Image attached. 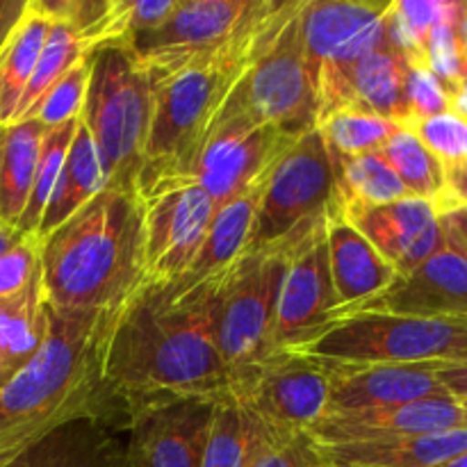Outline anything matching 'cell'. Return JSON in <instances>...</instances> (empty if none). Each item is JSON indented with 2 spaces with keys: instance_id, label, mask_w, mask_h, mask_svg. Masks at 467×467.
<instances>
[{
  "instance_id": "1",
  "label": "cell",
  "mask_w": 467,
  "mask_h": 467,
  "mask_svg": "<svg viewBox=\"0 0 467 467\" xmlns=\"http://www.w3.org/2000/svg\"><path fill=\"white\" fill-rule=\"evenodd\" d=\"M103 377L128 413L160 401L231 395V374L214 347L203 299L169 301L155 283H141L114 317Z\"/></svg>"
},
{
  "instance_id": "2",
  "label": "cell",
  "mask_w": 467,
  "mask_h": 467,
  "mask_svg": "<svg viewBox=\"0 0 467 467\" xmlns=\"http://www.w3.org/2000/svg\"><path fill=\"white\" fill-rule=\"evenodd\" d=\"M119 310L68 315L50 310V331L41 351L0 386V459L14 465L68 422L94 415L108 392L105 342Z\"/></svg>"
},
{
  "instance_id": "3",
  "label": "cell",
  "mask_w": 467,
  "mask_h": 467,
  "mask_svg": "<svg viewBox=\"0 0 467 467\" xmlns=\"http://www.w3.org/2000/svg\"><path fill=\"white\" fill-rule=\"evenodd\" d=\"M39 242L53 313H114L144 283V217L132 192L105 187Z\"/></svg>"
},
{
  "instance_id": "4",
  "label": "cell",
  "mask_w": 467,
  "mask_h": 467,
  "mask_svg": "<svg viewBox=\"0 0 467 467\" xmlns=\"http://www.w3.org/2000/svg\"><path fill=\"white\" fill-rule=\"evenodd\" d=\"M299 5L301 0H263L244 30L223 50L169 71H146L153 117L137 185L140 194L185 173L233 87Z\"/></svg>"
},
{
  "instance_id": "5",
  "label": "cell",
  "mask_w": 467,
  "mask_h": 467,
  "mask_svg": "<svg viewBox=\"0 0 467 467\" xmlns=\"http://www.w3.org/2000/svg\"><path fill=\"white\" fill-rule=\"evenodd\" d=\"M292 351L327 368L463 365L467 363V319L360 310L336 319Z\"/></svg>"
},
{
  "instance_id": "6",
  "label": "cell",
  "mask_w": 467,
  "mask_h": 467,
  "mask_svg": "<svg viewBox=\"0 0 467 467\" xmlns=\"http://www.w3.org/2000/svg\"><path fill=\"white\" fill-rule=\"evenodd\" d=\"M153 117V96L144 68L123 46L91 53L80 121L89 130L103 162L108 187L140 196L144 149Z\"/></svg>"
},
{
  "instance_id": "7",
  "label": "cell",
  "mask_w": 467,
  "mask_h": 467,
  "mask_svg": "<svg viewBox=\"0 0 467 467\" xmlns=\"http://www.w3.org/2000/svg\"><path fill=\"white\" fill-rule=\"evenodd\" d=\"M285 265L287 251L283 249L251 251L208 285L182 296L203 299L214 347L231 379L274 354L272 336Z\"/></svg>"
},
{
  "instance_id": "8",
  "label": "cell",
  "mask_w": 467,
  "mask_h": 467,
  "mask_svg": "<svg viewBox=\"0 0 467 467\" xmlns=\"http://www.w3.org/2000/svg\"><path fill=\"white\" fill-rule=\"evenodd\" d=\"M337 213L342 203L331 150L315 128L301 135L269 173L246 254L263 249L290 254L327 228Z\"/></svg>"
},
{
  "instance_id": "9",
  "label": "cell",
  "mask_w": 467,
  "mask_h": 467,
  "mask_svg": "<svg viewBox=\"0 0 467 467\" xmlns=\"http://www.w3.org/2000/svg\"><path fill=\"white\" fill-rule=\"evenodd\" d=\"M299 9L246 68L217 117H240L254 126H276L295 137L317 128L319 89L306 64Z\"/></svg>"
},
{
  "instance_id": "10",
  "label": "cell",
  "mask_w": 467,
  "mask_h": 467,
  "mask_svg": "<svg viewBox=\"0 0 467 467\" xmlns=\"http://www.w3.org/2000/svg\"><path fill=\"white\" fill-rule=\"evenodd\" d=\"M296 140L299 137L276 126H254L240 117H217L185 173L144 194L171 187H199L219 208L265 185L272 169Z\"/></svg>"
},
{
  "instance_id": "11",
  "label": "cell",
  "mask_w": 467,
  "mask_h": 467,
  "mask_svg": "<svg viewBox=\"0 0 467 467\" xmlns=\"http://www.w3.org/2000/svg\"><path fill=\"white\" fill-rule=\"evenodd\" d=\"M328 392V369L295 351H274L231 379V395L278 438L308 433L327 413Z\"/></svg>"
},
{
  "instance_id": "12",
  "label": "cell",
  "mask_w": 467,
  "mask_h": 467,
  "mask_svg": "<svg viewBox=\"0 0 467 467\" xmlns=\"http://www.w3.org/2000/svg\"><path fill=\"white\" fill-rule=\"evenodd\" d=\"M263 0H178L153 30L140 32L126 46L144 71H169L226 48Z\"/></svg>"
},
{
  "instance_id": "13",
  "label": "cell",
  "mask_w": 467,
  "mask_h": 467,
  "mask_svg": "<svg viewBox=\"0 0 467 467\" xmlns=\"http://www.w3.org/2000/svg\"><path fill=\"white\" fill-rule=\"evenodd\" d=\"M140 199L144 217V283L169 285L199 251L217 205L199 187H171Z\"/></svg>"
},
{
  "instance_id": "14",
  "label": "cell",
  "mask_w": 467,
  "mask_h": 467,
  "mask_svg": "<svg viewBox=\"0 0 467 467\" xmlns=\"http://www.w3.org/2000/svg\"><path fill=\"white\" fill-rule=\"evenodd\" d=\"M342 313L328 267L327 228L310 235L287 254L278 292L274 351H292L322 333Z\"/></svg>"
},
{
  "instance_id": "15",
  "label": "cell",
  "mask_w": 467,
  "mask_h": 467,
  "mask_svg": "<svg viewBox=\"0 0 467 467\" xmlns=\"http://www.w3.org/2000/svg\"><path fill=\"white\" fill-rule=\"evenodd\" d=\"M390 3L356 0H304L299 30L308 71L319 89L324 67H342L386 44Z\"/></svg>"
},
{
  "instance_id": "16",
  "label": "cell",
  "mask_w": 467,
  "mask_h": 467,
  "mask_svg": "<svg viewBox=\"0 0 467 467\" xmlns=\"http://www.w3.org/2000/svg\"><path fill=\"white\" fill-rule=\"evenodd\" d=\"M214 404L173 400L130 410L128 467H203Z\"/></svg>"
},
{
  "instance_id": "17",
  "label": "cell",
  "mask_w": 467,
  "mask_h": 467,
  "mask_svg": "<svg viewBox=\"0 0 467 467\" xmlns=\"http://www.w3.org/2000/svg\"><path fill=\"white\" fill-rule=\"evenodd\" d=\"M409 62L383 44L372 53L342 67H324L319 76V119L337 109L372 114L404 123Z\"/></svg>"
},
{
  "instance_id": "18",
  "label": "cell",
  "mask_w": 467,
  "mask_h": 467,
  "mask_svg": "<svg viewBox=\"0 0 467 467\" xmlns=\"http://www.w3.org/2000/svg\"><path fill=\"white\" fill-rule=\"evenodd\" d=\"M342 214L400 276L418 269L445 246L436 205L424 199L409 196L386 205H345Z\"/></svg>"
},
{
  "instance_id": "19",
  "label": "cell",
  "mask_w": 467,
  "mask_h": 467,
  "mask_svg": "<svg viewBox=\"0 0 467 467\" xmlns=\"http://www.w3.org/2000/svg\"><path fill=\"white\" fill-rule=\"evenodd\" d=\"M461 427H465L461 401L454 397H433L415 404L324 413L308 436L315 445H354L404 436H427Z\"/></svg>"
},
{
  "instance_id": "20",
  "label": "cell",
  "mask_w": 467,
  "mask_h": 467,
  "mask_svg": "<svg viewBox=\"0 0 467 467\" xmlns=\"http://www.w3.org/2000/svg\"><path fill=\"white\" fill-rule=\"evenodd\" d=\"M360 310H379L413 317L467 319V263L454 249L442 246L418 269L397 281Z\"/></svg>"
},
{
  "instance_id": "21",
  "label": "cell",
  "mask_w": 467,
  "mask_h": 467,
  "mask_svg": "<svg viewBox=\"0 0 467 467\" xmlns=\"http://www.w3.org/2000/svg\"><path fill=\"white\" fill-rule=\"evenodd\" d=\"M327 368V365H324ZM331 374L327 413L415 404L433 397H451L433 365H368L327 368Z\"/></svg>"
},
{
  "instance_id": "22",
  "label": "cell",
  "mask_w": 467,
  "mask_h": 467,
  "mask_svg": "<svg viewBox=\"0 0 467 467\" xmlns=\"http://www.w3.org/2000/svg\"><path fill=\"white\" fill-rule=\"evenodd\" d=\"M265 185L255 187V190L246 192L240 199L231 201L226 205H219L214 210L208 233H205L199 251H196L192 263L185 267V272L176 281L169 283V285H160L169 301H178L185 295H190V292L208 285L210 281L222 276L240 255L246 254Z\"/></svg>"
},
{
  "instance_id": "23",
  "label": "cell",
  "mask_w": 467,
  "mask_h": 467,
  "mask_svg": "<svg viewBox=\"0 0 467 467\" xmlns=\"http://www.w3.org/2000/svg\"><path fill=\"white\" fill-rule=\"evenodd\" d=\"M327 246L333 287L342 304L340 317L356 313L368 301L377 299L400 276L395 267L365 240L358 228L347 222L342 213L328 219Z\"/></svg>"
},
{
  "instance_id": "24",
  "label": "cell",
  "mask_w": 467,
  "mask_h": 467,
  "mask_svg": "<svg viewBox=\"0 0 467 467\" xmlns=\"http://www.w3.org/2000/svg\"><path fill=\"white\" fill-rule=\"evenodd\" d=\"M317 451L324 467H436L467 451V427L354 445H317Z\"/></svg>"
},
{
  "instance_id": "25",
  "label": "cell",
  "mask_w": 467,
  "mask_h": 467,
  "mask_svg": "<svg viewBox=\"0 0 467 467\" xmlns=\"http://www.w3.org/2000/svg\"><path fill=\"white\" fill-rule=\"evenodd\" d=\"M44 135L36 119L0 126V226L14 233L30 199Z\"/></svg>"
},
{
  "instance_id": "26",
  "label": "cell",
  "mask_w": 467,
  "mask_h": 467,
  "mask_svg": "<svg viewBox=\"0 0 467 467\" xmlns=\"http://www.w3.org/2000/svg\"><path fill=\"white\" fill-rule=\"evenodd\" d=\"M105 187H108V176H105L100 155L96 150L89 130L78 119L76 135L68 146L67 158H64L57 187H55L50 203L46 205L44 217H41L39 228L35 233L36 240H44L55 228L62 226L71 214H76L87 201L94 199Z\"/></svg>"
},
{
  "instance_id": "27",
  "label": "cell",
  "mask_w": 467,
  "mask_h": 467,
  "mask_svg": "<svg viewBox=\"0 0 467 467\" xmlns=\"http://www.w3.org/2000/svg\"><path fill=\"white\" fill-rule=\"evenodd\" d=\"M50 16L41 7V0L26 5L18 23L5 44L0 46V126L14 123L18 103L27 89L36 59L50 32Z\"/></svg>"
},
{
  "instance_id": "28",
  "label": "cell",
  "mask_w": 467,
  "mask_h": 467,
  "mask_svg": "<svg viewBox=\"0 0 467 467\" xmlns=\"http://www.w3.org/2000/svg\"><path fill=\"white\" fill-rule=\"evenodd\" d=\"M50 331V308L39 281L16 299L0 301V386L41 351Z\"/></svg>"
},
{
  "instance_id": "29",
  "label": "cell",
  "mask_w": 467,
  "mask_h": 467,
  "mask_svg": "<svg viewBox=\"0 0 467 467\" xmlns=\"http://www.w3.org/2000/svg\"><path fill=\"white\" fill-rule=\"evenodd\" d=\"M269 441L287 438L267 431L240 400L233 395L223 397L213 409L203 467H249Z\"/></svg>"
},
{
  "instance_id": "30",
  "label": "cell",
  "mask_w": 467,
  "mask_h": 467,
  "mask_svg": "<svg viewBox=\"0 0 467 467\" xmlns=\"http://www.w3.org/2000/svg\"><path fill=\"white\" fill-rule=\"evenodd\" d=\"M379 153L395 169L410 196L433 203L438 214L456 208V201L447 185L445 164L413 135V130L397 126Z\"/></svg>"
},
{
  "instance_id": "31",
  "label": "cell",
  "mask_w": 467,
  "mask_h": 467,
  "mask_svg": "<svg viewBox=\"0 0 467 467\" xmlns=\"http://www.w3.org/2000/svg\"><path fill=\"white\" fill-rule=\"evenodd\" d=\"M331 158L342 208L345 205H386L410 196L395 169L379 150L363 155H337L331 150Z\"/></svg>"
},
{
  "instance_id": "32",
  "label": "cell",
  "mask_w": 467,
  "mask_h": 467,
  "mask_svg": "<svg viewBox=\"0 0 467 467\" xmlns=\"http://www.w3.org/2000/svg\"><path fill=\"white\" fill-rule=\"evenodd\" d=\"M50 32L46 36V44L41 48L39 59H36L35 73H32L30 82H27V89L23 94L21 103H18L16 119L14 121H23V119H30L32 112L36 109V105L41 103L46 94L53 89L55 82L68 73V68L82 59L87 53L85 44H82L80 35H78L76 27L67 21H59V18H50Z\"/></svg>"
},
{
  "instance_id": "33",
  "label": "cell",
  "mask_w": 467,
  "mask_h": 467,
  "mask_svg": "<svg viewBox=\"0 0 467 467\" xmlns=\"http://www.w3.org/2000/svg\"><path fill=\"white\" fill-rule=\"evenodd\" d=\"M78 119L59 123V126L46 128L44 141H41L39 162H36L35 181H32L30 199H27L26 213H23L21 222H18L16 226V233L21 237L35 235L36 228H39L46 205L50 203V196H53L55 187H57L64 158H67L68 153V146H71L73 135H76Z\"/></svg>"
},
{
  "instance_id": "34",
  "label": "cell",
  "mask_w": 467,
  "mask_h": 467,
  "mask_svg": "<svg viewBox=\"0 0 467 467\" xmlns=\"http://www.w3.org/2000/svg\"><path fill=\"white\" fill-rule=\"evenodd\" d=\"M400 123L372 114L337 109L319 119L317 130L322 132L328 149L337 155L377 153L383 149L388 137L397 130Z\"/></svg>"
},
{
  "instance_id": "35",
  "label": "cell",
  "mask_w": 467,
  "mask_h": 467,
  "mask_svg": "<svg viewBox=\"0 0 467 467\" xmlns=\"http://www.w3.org/2000/svg\"><path fill=\"white\" fill-rule=\"evenodd\" d=\"M91 73V55H85L82 59H78L68 73H64L57 82L53 85V89L41 99V103L36 105V109L32 112L30 119L44 123L46 128L59 126V123L73 121V119L80 117L82 103H85L87 94V82H89Z\"/></svg>"
},
{
  "instance_id": "36",
  "label": "cell",
  "mask_w": 467,
  "mask_h": 467,
  "mask_svg": "<svg viewBox=\"0 0 467 467\" xmlns=\"http://www.w3.org/2000/svg\"><path fill=\"white\" fill-rule=\"evenodd\" d=\"M409 130L445 164V169L467 164V121L456 112L436 114L409 123Z\"/></svg>"
},
{
  "instance_id": "37",
  "label": "cell",
  "mask_w": 467,
  "mask_h": 467,
  "mask_svg": "<svg viewBox=\"0 0 467 467\" xmlns=\"http://www.w3.org/2000/svg\"><path fill=\"white\" fill-rule=\"evenodd\" d=\"M41 278V242L26 235L0 255V301L26 295Z\"/></svg>"
},
{
  "instance_id": "38",
  "label": "cell",
  "mask_w": 467,
  "mask_h": 467,
  "mask_svg": "<svg viewBox=\"0 0 467 467\" xmlns=\"http://www.w3.org/2000/svg\"><path fill=\"white\" fill-rule=\"evenodd\" d=\"M456 26L459 23H438L424 44V67L442 82L447 94L467 76V62Z\"/></svg>"
},
{
  "instance_id": "39",
  "label": "cell",
  "mask_w": 467,
  "mask_h": 467,
  "mask_svg": "<svg viewBox=\"0 0 467 467\" xmlns=\"http://www.w3.org/2000/svg\"><path fill=\"white\" fill-rule=\"evenodd\" d=\"M406 119L401 126L420 121V119L436 117L450 109V94L442 82L429 71L424 64H409L404 91Z\"/></svg>"
},
{
  "instance_id": "40",
  "label": "cell",
  "mask_w": 467,
  "mask_h": 467,
  "mask_svg": "<svg viewBox=\"0 0 467 467\" xmlns=\"http://www.w3.org/2000/svg\"><path fill=\"white\" fill-rule=\"evenodd\" d=\"M249 467H324L317 445L308 433L287 438V441H269L255 454Z\"/></svg>"
},
{
  "instance_id": "41",
  "label": "cell",
  "mask_w": 467,
  "mask_h": 467,
  "mask_svg": "<svg viewBox=\"0 0 467 467\" xmlns=\"http://www.w3.org/2000/svg\"><path fill=\"white\" fill-rule=\"evenodd\" d=\"M438 219H441L445 244L454 249L467 263V208L456 205V208H450L438 214Z\"/></svg>"
},
{
  "instance_id": "42",
  "label": "cell",
  "mask_w": 467,
  "mask_h": 467,
  "mask_svg": "<svg viewBox=\"0 0 467 467\" xmlns=\"http://www.w3.org/2000/svg\"><path fill=\"white\" fill-rule=\"evenodd\" d=\"M436 377L445 386L454 400H467V363L463 365H442L436 368Z\"/></svg>"
},
{
  "instance_id": "43",
  "label": "cell",
  "mask_w": 467,
  "mask_h": 467,
  "mask_svg": "<svg viewBox=\"0 0 467 467\" xmlns=\"http://www.w3.org/2000/svg\"><path fill=\"white\" fill-rule=\"evenodd\" d=\"M450 109L467 121V76L450 89Z\"/></svg>"
},
{
  "instance_id": "44",
  "label": "cell",
  "mask_w": 467,
  "mask_h": 467,
  "mask_svg": "<svg viewBox=\"0 0 467 467\" xmlns=\"http://www.w3.org/2000/svg\"><path fill=\"white\" fill-rule=\"evenodd\" d=\"M18 240H21V235H18V233H14V231H9V228L0 226V255H3L7 249H12V246L16 244Z\"/></svg>"
},
{
  "instance_id": "45",
  "label": "cell",
  "mask_w": 467,
  "mask_h": 467,
  "mask_svg": "<svg viewBox=\"0 0 467 467\" xmlns=\"http://www.w3.org/2000/svg\"><path fill=\"white\" fill-rule=\"evenodd\" d=\"M456 30H459L461 48H463L465 62H467V3H463V12H461V18H459V26H456Z\"/></svg>"
},
{
  "instance_id": "46",
  "label": "cell",
  "mask_w": 467,
  "mask_h": 467,
  "mask_svg": "<svg viewBox=\"0 0 467 467\" xmlns=\"http://www.w3.org/2000/svg\"><path fill=\"white\" fill-rule=\"evenodd\" d=\"M436 467H467V451H463V454L454 456V459L445 461V463L436 465Z\"/></svg>"
},
{
  "instance_id": "47",
  "label": "cell",
  "mask_w": 467,
  "mask_h": 467,
  "mask_svg": "<svg viewBox=\"0 0 467 467\" xmlns=\"http://www.w3.org/2000/svg\"><path fill=\"white\" fill-rule=\"evenodd\" d=\"M447 173L454 178H459V181H465L467 182V164H461V167H451L447 169Z\"/></svg>"
},
{
  "instance_id": "48",
  "label": "cell",
  "mask_w": 467,
  "mask_h": 467,
  "mask_svg": "<svg viewBox=\"0 0 467 467\" xmlns=\"http://www.w3.org/2000/svg\"><path fill=\"white\" fill-rule=\"evenodd\" d=\"M41 467H87V465H78V463H73V461H68V459H57L55 463L41 465Z\"/></svg>"
},
{
  "instance_id": "49",
  "label": "cell",
  "mask_w": 467,
  "mask_h": 467,
  "mask_svg": "<svg viewBox=\"0 0 467 467\" xmlns=\"http://www.w3.org/2000/svg\"><path fill=\"white\" fill-rule=\"evenodd\" d=\"M461 406H463V418H465V427H467V400H461Z\"/></svg>"
},
{
  "instance_id": "50",
  "label": "cell",
  "mask_w": 467,
  "mask_h": 467,
  "mask_svg": "<svg viewBox=\"0 0 467 467\" xmlns=\"http://www.w3.org/2000/svg\"><path fill=\"white\" fill-rule=\"evenodd\" d=\"M0 467H12V465H9L5 459H0Z\"/></svg>"
}]
</instances>
